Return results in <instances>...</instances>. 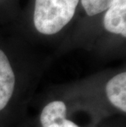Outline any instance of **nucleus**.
Wrapping results in <instances>:
<instances>
[{"label":"nucleus","instance_id":"423d86ee","mask_svg":"<svg viewBox=\"0 0 126 127\" xmlns=\"http://www.w3.org/2000/svg\"><path fill=\"white\" fill-rule=\"evenodd\" d=\"M115 0H81V4L88 16L93 17L106 11Z\"/></svg>","mask_w":126,"mask_h":127},{"label":"nucleus","instance_id":"f03ea898","mask_svg":"<svg viewBox=\"0 0 126 127\" xmlns=\"http://www.w3.org/2000/svg\"><path fill=\"white\" fill-rule=\"evenodd\" d=\"M103 26L107 31L126 37V0H115L106 11Z\"/></svg>","mask_w":126,"mask_h":127},{"label":"nucleus","instance_id":"f257e3e1","mask_svg":"<svg viewBox=\"0 0 126 127\" xmlns=\"http://www.w3.org/2000/svg\"><path fill=\"white\" fill-rule=\"evenodd\" d=\"M79 0H35L34 25L39 33H58L72 20Z\"/></svg>","mask_w":126,"mask_h":127},{"label":"nucleus","instance_id":"20e7f679","mask_svg":"<svg viewBox=\"0 0 126 127\" xmlns=\"http://www.w3.org/2000/svg\"><path fill=\"white\" fill-rule=\"evenodd\" d=\"M106 93L114 107L126 112V73L122 72L111 78L106 84Z\"/></svg>","mask_w":126,"mask_h":127},{"label":"nucleus","instance_id":"39448f33","mask_svg":"<svg viewBox=\"0 0 126 127\" xmlns=\"http://www.w3.org/2000/svg\"><path fill=\"white\" fill-rule=\"evenodd\" d=\"M66 104L62 101H53L44 107L40 115V122L43 127H48L66 120Z\"/></svg>","mask_w":126,"mask_h":127},{"label":"nucleus","instance_id":"7ed1b4c3","mask_svg":"<svg viewBox=\"0 0 126 127\" xmlns=\"http://www.w3.org/2000/svg\"><path fill=\"white\" fill-rule=\"evenodd\" d=\"M15 75L10 62L0 49V111L6 107L15 88Z\"/></svg>","mask_w":126,"mask_h":127},{"label":"nucleus","instance_id":"0eeeda50","mask_svg":"<svg viewBox=\"0 0 126 127\" xmlns=\"http://www.w3.org/2000/svg\"><path fill=\"white\" fill-rule=\"evenodd\" d=\"M48 127H79V126H77L73 121H71L66 119V120H64L63 121H61L60 123L53 124V125H51Z\"/></svg>","mask_w":126,"mask_h":127}]
</instances>
